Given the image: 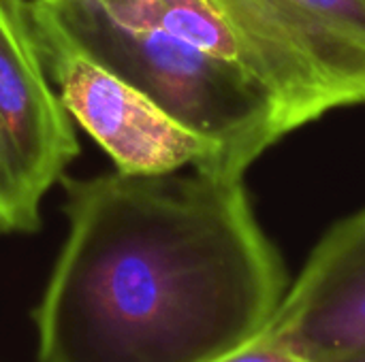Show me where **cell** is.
Returning <instances> with one entry per match:
<instances>
[{
    "label": "cell",
    "instance_id": "8",
    "mask_svg": "<svg viewBox=\"0 0 365 362\" xmlns=\"http://www.w3.org/2000/svg\"><path fill=\"white\" fill-rule=\"evenodd\" d=\"M327 362H365V346L353 350V352H349V354H344V356H338V358Z\"/></svg>",
    "mask_w": 365,
    "mask_h": 362
},
{
    "label": "cell",
    "instance_id": "7",
    "mask_svg": "<svg viewBox=\"0 0 365 362\" xmlns=\"http://www.w3.org/2000/svg\"><path fill=\"white\" fill-rule=\"evenodd\" d=\"M214 362H317L308 356H304L302 352L293 350L289 344H284L282 339H278L274 333H269L267 329L257 335L255 339H250L248 344L240 346L237 350L225 354L222 358Z\"/></svg>",
    "mask_w": 365,
    "mask_h": 362
},
{
    "label": "cell",
    "instance_id": "2",
    "mask_svg": "<svg viewBox=\"0 0 365 362\" xmlns=\"http://www.w3.org/2000/svg\"><path fill=\"white\" fill-rule=\"evenodd\" d=\"M92 60L143 92L244 177L284 134L340 109L306 66L244 28L218 0H38Z\"/></svg>",
    "mask_w": 365,
    "mask_h": 362
},
{
    "label": "cell",
    "instance_id": "5",
    "mask_svg": "<svg viewBox=\"0 0 365 362\" xmlns=\"http://www.w3.org/2000/svg\"><path fill=\"white\" fill-rule=\"evenodd\" d=\"M267 331L317 362L365 346V209L319 241Z\"/></svg>",
    "mask_w": 365,
    "mask_h": 362
},
{
    "label": "cell",
    "instance_id": "1",
    "mask_svg": "<svg viewBox=\"0 0 365 362\" xmlns=\"http://www.w3.org/2000/svg\"><path fill=\"white\" fill-rule=\"evenodd\" d=\"M68 235L34 312L38 362H214L261 335L287 269L244 177H64Z\"/></svg>",
    "mask_w": 365,
    "mask_h": 362
},
{
    "label": "cell",
    "instance_id": "4",
    "mask_svg": "<svg viewBox=\"0 0 365 362\" xmlns=\"http://www.w3.org/2000/svg\"><path fill=\"white\" fill-rule=\"evenodd\" d=\"M34 38L45 70L77 122L124 175H163L184 166L218 175L212 145L178 124L143 92L83 53L30 2Z\"/></svg>",
    "mask_w": 365,
    "mask_h": 362
},
{
    "label": "cell",
    "instance_id": "3",
    "mask_svg": "<svg viewBox=\"0 0 365 362\" xmlns=\"http://www.w3.org/2000/svg\"><path fill=\"white\" fill-rule=\"evenodd\" d=\"M79 156L41 58L30 2L0 0V235L41 228V203Z\"/></svg>",
    "mask_w": 365,
    "mask_h": 362
},
{
    "label": "cell",
    "instance_id": "6",
    "mask_svg": "<svg viewBox=\"0 0 365 362\" xmlns=\"http://www.w3.org/2000/svg\"><path fill=\"white\" fill-rule=\"evenodd\" d=\"M340 98L365 102V0H246Z\"/></svg>",
    "mask_w": 365,
    "mask_h": 362
},
{
    "label": "cell",
    "instance_id": "9",
    "mask_svg": "<svg viewBox=\"0 0 365 362\" xmlns=\"http://www.w3.org/2000/svg\"><path fill=\"white\" fill-rule=\"evenodd\" d=\"M28 2H38V0H28Z\"/></svg>",
    "mask_w": 365,
    "mask_h": 362
}]
</instances>
